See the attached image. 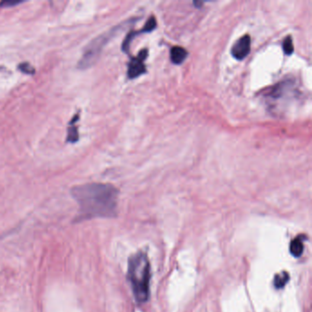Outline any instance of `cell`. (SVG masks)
I'll return each mask as SVG.
<instances>
[{"mask_svg":"<svg viewBox=\"0 0 312 312\" xmlns=\"http://www.w3.org/2000/svg\"><path fill=\"white\" fill-rule=\"evenodd\" d=\"M71 194L79 205L75 223L116 215L118 191L113 185L96 182L77 185L72 187Z\"/></svg>","mask_w":312,"mask_h":312,"instance_id":"cell-1","label":"cell"},{"mask_svg":"<svg viewBox=\"0 0 312 312\" xmlns=\"http://www.w3.org/2000/svg\"><path fill=\"white\" fill-rule=\"evenodd\" d=\"M128 279L138 303H145L149 297L150 264L148 256L139 252L128 260Z\"/></svg>","mask_w":312,"mask_h":312,"instance_id":"cell-2","label":"cell"},{"mask_svg":"<svg viewBox=\"0 0 312 312\" xmlns=\"http://www.w3.org/2000/svg\"><path fill=\"white\" fill-rule=\"evenodd\" d=\"M131 23V20L126 21L125 23L116 26L109 30L108 32H104L102 35L98 36L96 39L92 40L86 48L84 49V51L81 57L80 61L78 62V68L81 70L88 69L91 66L96 64V61L100 56L104 46L114 38L117 33L119 32Z\"/></svg>","mask_w":312,"mask_h":312,"instance_id":"cell-3","label":"cell"},{"mask_svg":"<svg viewBox=\"0 0 312 312\" xmlns=\"http://www.w3.org/2000/svg\"><path fill=\"white\" fill-rule=\"evenodd\" d=\"M148 55V51L147 49H142L138 55L133 57L128 64V76L130 79H135L139 77L140 75L144 74L146 72V66H145V60Z\"/></svg>","mask_w":312,"mask_h":312,"instance_id":"cell-4","label":"cell"},{"mask_svg":"<svg viewBox=\"0 0 312 312\" xmlns=\"http://www.w3.org/2000/svg\"><path fill=\"white\" fill-rule=\"evenodd\" d=\"M251 49V38L249 35H245L237 40L232 48V55L237 60H244L247 56Z\"/></svg>","mask_w":312,"mask_h":312,"instance_id":"cell-5","label":"cell"},{"mask_svg":"<svg viewBox=\"0 0 312 312\" xmlns=\"http://www.w3.org/2000/svg\"><path fill=\"white\" fill-rule=\"evenodd\" d=\"M157 27V20L156 17L154 16H151L147 21V23L145 25L144 28H142L140 31L137 32H130L128 33L127 38L124 40L123 45H122V49L125 52H128L129 48H130V44L132 42V40H134V38L136 37V35L141 34V33H148V32H151L153 30Z\"/></svg>","mask_w":312,"mask_h":312,"instance_id":"cell-6","label":"cell"},{"mask_svg":"<svg viewBox=\"0 0 312 312\" xmlns=\"http://www.w3.org/2000/svg\"><path fill=\"white\" fill-rule=\"evenodd\" d=\"M81 111L79 110L72 116V120L69 122L68 126V132H67V137L66 141L68 143H76L79 140V132H78V126L77 122L80 120Z\"/></svg>","mask_w":312,"mask_h":312,"instance_id":"cell-7","label":"cell"},{"mask_svg":"<svg viewBox=\"0 0 312 312\" xmlns=\"http://www.w3.org/2000/svg\"><path fill=\"white\" fill-rule=\"evenodd\" d=\"M304 238L301 236H297L295 239L291 241L289 251L290 254L294 257H299L304 252Z\"/></svg>","mask_w":312,"mask_h":312,"instance_id":"cell-8","label":"cell"},{"mask_svg":"<svg viewBox=\"0 0 312 312\" xmlns=\"http://www.w3.org/2000/svg\"><path fill=\"white\" fill-rule=\"evenodd\" d=\"M187 55H188L187 50L180 46H175L170 50V59L173 64H182L184 62L185 59L187 58Z\"/></svg>","mask_w":312,"mask_h":312,"instance_id":"cell-9","label":"cell"},{"mask_svg":"<svg viewBox=\"0 0 312 312\" xmlns=\"http://www.w3.org/2000/svg\"><path fill=\"white\" fill-rule=\"evenodd\" d=\"M289 280V276L287 272H281L277 274L274 279V285L278 289L284 288Z\"/></svg>","mask_w":312,"mask_h":312,"instance_id":"cell-10","label":"cell"},{"mask_svg":"<svg viewBox=\"0 0 312 312\" xmlns=\"http://www.w3.org/2000/svg\"><path fill=\"white\" fill-rule=\"evenodd\" d=\"M283 49H284V51H285V53L287 55H290V54L293 53L294 46H293V41H292L291 36H288L284 40V42H283Z\"/></svg>","mask_w":312,"mask_h":312,"instance_id":"cell-11","label":"cell"},{"mask_svg":"<svg viewBox=\"0 0 312 312\" xmlns=\"http://www.w3.org/2000/svg\"><path fill=\"white\" fill-rule=\"evenodd\" d=\"M18 70L20 72H24L27 74H33L35 72V69L34 67L29 64V63H23L18 65Z\"/></svg>","mask_w":312,"mask_h":312,"instance_id":"cell-12","label":"cell"},{"mask_svg":"<svg viewBox=\"0 0 312 312\" xmlns=\"http://www.w3.org/2000/svg\"><path fill=\"white\" fill-rule=\"evenodd\" d=\"M21 3H22L21 1H3V2H0V8L14 7L16 5L21 4Z\"/></svg>","mask_w":312,"mask_h":312,"instance_id":"cell-13","label":"cell"}]
</instances>
